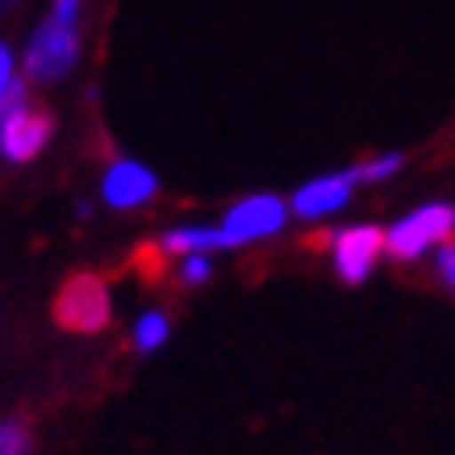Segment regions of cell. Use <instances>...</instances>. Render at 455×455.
I'll return each instance as SVG.
<instances>
[{"mask_svg":"<svg viewBox=\"0 0 455 455\" xmlns=\"http://www.w3.org/2000/svg\"><path fill=\"white\" fill-rule=\"evenodd\" d=\"M159 247L167 251V255H213V251H226L221 247V230L218 226H176V230H167L164 238H159Z\"/></svg>","mask_w":455,"mask_h":455,"instance_id":"9","label":"cell"},{"mask_svg":"<svg viewBox=\"0 0 455 455\" xmlns=\"http://www.w3.org/2000/svg\"><path fill=\"white\" fill-rule=\"evenodd\" d=\"M209 276H213V255H184L180 259V280L188 289H201Z\"/></svg>","mask_w":455,"mask_h":455,"instance_id":"13","label":"cell"},{"mask_svg":"<svg viewBox=\"0 0 455 455\" xmlns=\"http://www.w3.org/2000/svg\"><path fill=\"white\" fill-rule=\"evenodd\" d=\"M334 255V272L347 280V284H363L372 276V267L385 255V230L380 226H347L339 230L331 243Z\"/></svg>","mask_w":455,"mask_h":455,"instance_id":"6","label":"cell"},{"mask_svg":"<svg viewBox=\"0 0 455 455\" xmlns=\"http://www.w3.org/2000/svg\"><path fill=\"white\" fill-rule=\"evenodd\" d=\"M113 314V301H109V284L92 272H80L63 284L55 301V317L63 331H76V334H97L105 331V322Z\"/></svg>","mask_w":455,"mask_h":455,"instance_id":"5","label":"cell"},{"mask_svg":"<svg viewBox=\"0 0 455 455\" xmlns=\"http://www.w3.org/2000/svg\"><path fill=\"white\" fill-rule=\"evenodd\" d=\"M84 0H51V17H63V21H80Z\"/></svg>","mask_w":455,"mask_h":455,"instance_id":"15","label":"cell"},{"mask_svg":"<svg viewBox=\"0 0 455 455\" xmlns=\"http://www.w3.org/2000/svg\"><path fill=\"white\" fill-rule=\"evenodd\" d=\"M51 134H55V122L42 109H34L26 97V84H17V92L0 105V159L29 164L46 151Z\"/></svg>","mask_w":455,"mask_h":455,"instance_id":"3","label":"cell"},{"mask_svg":"<svg viewBox=\"0 0 455 455\" xmlns=\"http://www.w3.org/2000/svg\"><path fill=\"white\" fill-rule=\"evenodd\" d=\"M455 238V205L447 201H430V205L405 213L385 230V251L393 259L410 263L418 255H427L430 247H447Z\"/></svg>","mask_w":455,"mask_h":455,"instance_id":"2","label":"cell"},{"mask_svg":"<svg viewBox=\"0 0 455 455\" xmlns=\"http://www.w3.org/2000/svg\"><path fill=\"white\" fill-rule=\"evenodd\" d=\"M401 164H405V155H376V159H368V164H359L355 172H359V184H380V180H388V176H397L401 172Z\"/></svg>","mask_w":455,"mask_h":455,"instance_id":"12","label":"cell"},{"mask_svg":"<svg viewBox=\"0 0 455 455\" xmlns=\"http://www.w3.org/2000/svg\"><path fill=\"white\" fill-rule=\"evenodd\" d=\"M439 272H443V280L455 289V243H447V247L439 251Z\"/></svg>","mask_w":455,"mask_h":455,"instance_id":"16","label":"cell"},{"mask_svg":"<svg viewBox=\"0 0 455 455\" xmlns=\"http://www.w3.org/2000/svg\"><path fill=\"white\" fill-rule=\"evenodd\" d=\"M284 221H289V205L280 201L276 193H251L243 201L226 209V218L218 221L221 230V247H251V243H263V238H272L284 230Z\"/></svg>","mask_w":455,"mask_h":455,"instance_id":"4","label":"cell"},{"mask_svg":"<svg viewBox=\"0 0 455 455\" xmlns=\"http://www.w3.org/2000/svg\"><path fill=\"white\" fill-rule=\"evenodd\" d=\"M167 334H172V317L164 309H147V314H139L130 339H134V347H139L142 355H151V351H159L167 343Z\"/></svg>","mask_w":455,"mask_h":455,"instance_id":"10","label":"cell"},{"mask_svg":"<svg viewBox=\"0 0 455 455\" xmlns=\"http://www.w3.org/2000/svg\"><path fill=\"white\" fill-rule=\"evenodd\" d=\"M80 59V21H63V17H46L26 42L21 71L34 84H55L63 80Z\"/></svg>","mask_w":455,"mask_h":455,"instance_id":"1","label":"cell"},{"mask_svg":"<svg viewBox=\"0 0 455 455\" xmlns=\"http://www.w3.org/2000/svg\"><path fill=\"white\" fill-rule=\"evenodd\" d=\"M355 188H359L355 167H347V172H331V176L305 180L301 188L292 193L289 209L301 221H322V218H331V213H339V209L355 196Z\"/></svg>","mask_w":455,"mask_h":455,"instance_id":"7","label":"cell"},{"mask_svg":"<svg viewBox=\"0 0 455 455\" xmlns=\"http://www.w3.org/2000/svg\"><path fill=\"white\" fill-rule=\"evenodd\" d=\"M17 84H21V76H17V55L0 42V105L17 92Z\"/></svg>","mask_w":455,"mask_h":455,"instance_id":"14","label":"cell"},{"mask_svg":"<svg viewBox=\"0 0 455 455\" xmlns=\"http://www.w3.org/2000/svg\"><path fill=\"white\" fill-rule=\"evenodd\" d=\"M0 455H34V439H29V427L26 422H0Z\"/></svg>","mask_w":455,"mask_h":455,"instance_id":"11","label":"cell"},{"mask_svg":"<svg viewBox=\"0 0 455 455\" xmlns=\"http://www.w3.org/2000/svg\"><path fill=\"white\" fill-rule=\"evenodd\" d=\"M159 193V176L142 159H113L100 176V201L109 209H142Z\"/></svg>","mask_w":455,"mask_h":455,"instance_id":"8","label":"cell"}]
</instances>
